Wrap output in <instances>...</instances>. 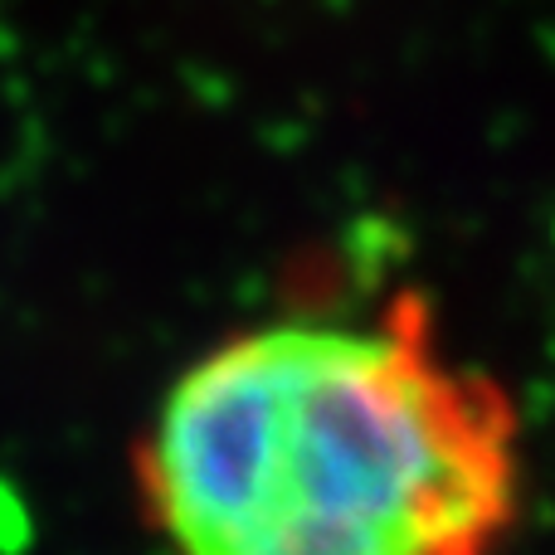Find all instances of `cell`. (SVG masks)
I'll return each mask as SVG.
<instances>
[{"label":"cell","mask_w":555,"mask_h":555,"mask_svg":"<svg viewBox=\"0 0 555 555\" xmlns=\"http://www.w3.org/2000/svg\"><path fill=\"white\" fill-rule=\"evenodd\" d=\"M137 488L171 555H498L521 424L400 297L375 322L287 317L210 346L156 404Z\"/></svg>","instance_id":"obj_1"}]
</instances>
